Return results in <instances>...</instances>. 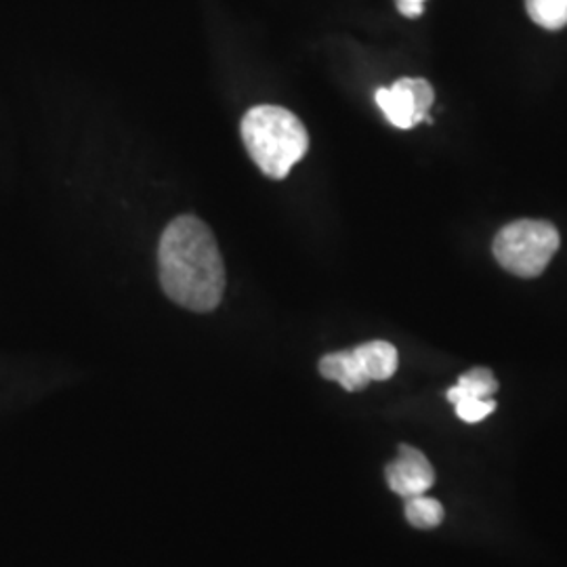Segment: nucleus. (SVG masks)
Wrapping results in <instances>:
<instances>
[{
  "label": "nucleus",
  "mask_w": 567,
  "mask_h": 567,
  "mask_svg": "<svg viewBox=\"0 0 567 567\" xmlns=\"http://www.w3.org/2000/svg\"><path fill=\"white\" fill-rule=\"evenodd\" d=\"M161 284L171 301L196 313H208L221 303L225 265L210 227L194 215H182L166 225L158 244Z\"/></svg>",
  "instance_id": "f257e3e1"
},
{
  "label": "nucleus",
  "mask_w": 567,
  "mask_h": 567,
  "mask_svg": "<svg viewBox=\"0 0 567 567\" xmlns=\"http://www.w3.org/2000/svg\"><path fill=\"white\" fill-rule=\"evenodd\" d=\"M244 147L269 179H286L309 150L303 122L280 105H255L244 114Z\"/></svg>",
  "instance_id": "f03ea898"
},
{
  "label": "nucleus",
  "mask_w": 567,
  "mask_h": 567,
  "mask_svg": "<svg viewBox=\"0 0 567 567\" xmlns=\"http://www.w3.org/2000/svg\"><path fill=\"white\" fill-rule=\"evenodd\" d=\"M557 227L540 219H519L505 225L492 244L501 267L519 278H538L559 250Z\"/></svg>",
  "instance_id": "7ed1b4c3"
},
{
  "label": "nucleus",
  "mask_w": 567,
  "mask_h": 567,
  "mask_svg": "<svg viewBox=\"0 0 567 567\" xmlns=\"http://www.w3.org/2000/svg\"><path fill=\"white\" fill-rule=\"evenodd\" d=\"M374 100L393 126L412 128L419 122H431L429 110L435 102V93L425 79H400L391 86H381Z\"/></svg>",
  "instance_id": "20e7f679"
},
{
  "label": "nucleus",
  "mask_w": 567,
  "mask_h": 567,
  "mask_svg": "<svg viewBox=\"0 0 567 567\" xmlns=\"http://www.w3.org/2000/svg\"><path fill=\"white\" fill-rule=\"evenodd\" d=\"M386 484L402 498L425 494L435 484V471L421 450L400 446L398 458L385 468Z\"/></svg>",
  "instance_id": "39448f33"
},
{
  "label": "nucleus",
  "mask_w": 567,
  "mask_h": 567,
  "mask_svg": "<svg viewBox=\"0 0 567 567\" xmlns=\"http://www.w3.org/2000/svg\"><path fill=\"white\" fill-rule=\"evenodd\" d=\"M320 374L334 381L347 391H362L370 385V379L365 377L362 365L358 362L353 349L351 351H334L320 360Z\"/></svg>",
  "instance_id": "423d86ee"
},
{
  "label": "nucleus",
  "mask_w": 567,
  "mask_h": 567,
  "mask_svg": "<svg viewBox=\"0 0 567 567\" xmlns=\"http://www.w3.org/2000/svg\"><path fill=\"white\" fill-rule=\"evenodd\" d=\"M358 362L362 365V370L365 372V377L372 381H389L398 364H400V358H398V349L386 341H370V343L358 344L353 349Z\"/></svg>",
  "instance_id": "0eeeda50"
},
{
  "label": "nucleus",
  "mask_w": 567,
  "mask_h": 567,
  "mask_svg": "<svg viewBox=\"0 0 567 567\" xmlns=\"http://www.w3.org/2000/svg\"><path fill=\"white\" fill-rule=\"evenodd\" d=\"M498 391V381L494 379L492 370L487 368H473L458 379V385L452 386L446 393L447 402L456 404L465 398H480L489 400Z\"/></svg>",
  "instance_id": "6e6552de"
},
{
  "label": "nucleus",
  "mask_w": 567,
  "mask_h": 567,
  "mask_svg": "<svg viewBox=\"0 0 567 567\" xmlns=\"http://www.w3.org/2000/svg\"><path fill=\"white\" fill-rule=\"evenodd\" d=\"M405 519L419 529H433L444 522V507L440 501L419 494L405 498Z\"/></svg>",
  "instance_id": "1a4fd4ad"
},
{
  "label": "nucleus",
  "mask_w": 567,
  "mask_h": 567,
  "mask_svg": "<svg viewBox=\"0 0 567 567\" xmlns=\"http://www.w3.org/2000/svg\"><path fill=\"white\" fill-rule=\"evenodd\" d=\"M527 16L545 30H561L567 25V0H526Z\"/></svg>",
  "instance_id": "9d476101"
},
{
  "label": "nucleus",
  "mask_w": 567,
  "mask_h": 567,
  "mask_svg": "<svg viewBox=\"0 0 567 567\" xmlns=\"http://www.w3.org/2000/svg\"><path fill=\"white\" fill-rule=\"evenodd\" d=\"M456 414L461 421L465 423H480L487 419L494 410H496V402L489 398V400H480V398H465V400H458L456 402Z\"/></svg>",
  "instance_id": "9b49d317"
},
{
  "label": "nucleus",
  "mask_w": 567,
  "mask_h": 567,
  "mask_svg": "<svg viewBox=\"0 0 567 567\" xmlns=\"http://www.w3.org/2000/svg\"><path fill=\"white\" fill-rule=\"evenodd\" d=\"M395 4H398V11L410 20H416L425 13V0H395Z\"/></svg>",
  "instance_id": "f8f14e48"
}]
</instances>
